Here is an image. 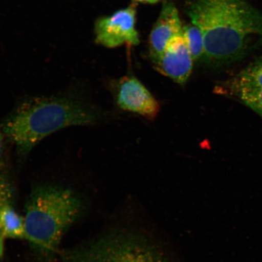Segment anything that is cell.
<instances>
[{
    "label": "cell",
    "mask_w": 262,
    "mask_h": 262,
    "mask_svg": "<svg viewBox=\"0 0 262 262\" xmlns=\"http://www.w3.org/2000/svg\"><path fill=\"white\" fill-rule=\"evenodd\" d=\"M4 134L0 133V168L4 166Z\"/></svg>",
    "instance_id": "obj_14"
},
{
    "label": "cell",
    "mask_w": 262,
    "mask_h": 262,
    "mask_svg": "<svg viewBox=\"0 0 262 262\" xmlns=\"http://www.w3.org/2000/svg\"><path fill=\"white\" fill-rule=\"evenodd\" d=\"M193 62L181 34L168 41L162 55L153 64L160 74L176 83L185 85L192 74Z\"/></svg>",
    "instance_id": "obj_7"
},
{
    "label": "cell",
    "mask_w": 262,
    "mask_h": 262,
    "mask_svg": "<svg viewBox=\"0 0 262 262\" xmlns=\"http://www.w3.org/2000/svg\"><path fill=\"white\" fill-rule=\"evenodd\" d=\"M12 204L0 208V233L5 238H25L24 217L16 211Z\"/></svg>",
    "instance_id": "obj_10"
},
{
    "label": "cell",
    "mask_w": 262,
    "mask_h": 262,
    "mask_svg": "<svg viewBox=\"0 0 262 262\" xmlns=\"http://www.w3.org/2000/svg\"><path fill=\"white\" fill-rule=\"evenodd\" d=\"M5 239L3 235L0 233V259L3 257L5 253Z\"/></svg>",
    "instance_id": "obj_15"
},
{
    "label": "cell",
    "mask_w": 262,
    "mask_h": 262,
    "mask_svg": "<svg viewBox=\"0 0 262 262\" xmlns=\"http://www.w3.org/2000/svg\"><path fill=\"white\" fill-rule=\"evenodd\" d=\"M102 114L77 93L26 98L2 123L3 134L14 144L19 160H24L46 137L64 127L93 125Z\"/></svg>",
    "instance_id": "obj_2"
},
{
    "label": "cell",
    "mask_w": 262,
    "mask_h": 262,
    "mask_svg": "<svg viewBox=\"0 0 262 262\" xmlns=\"http://www.w3.org/2000/svg\"><path fill=\"white\" fill-rule=\"evenodd\" d=\"M182 36L193 60L204 58V38L201 29L194 24H189L183 27Z\"/></svg>",
    "instance_id": "obj_11"
},
{
    "label": "cell",
    "mask_w": 262,
    "mask_h": 262,
    "mask_svg": "<svg viewBox=\"0 0 262 262\" xmlns=\"http://www.w3.org/2000/svg\"><path fill=\"white\" fill-rule=\"evenodd\" d=\"M136 5L132 4L113 14L98 19L95 26L97 43L108 48L124 44H139V35L136 28Z\"/></svg>",
    "instance_id": "obj_6"
},
{
    "label": "cell",
    "mask_w": 262,
    "mask_h": 262,
    "mask_svg": "<svg viewBox=\"0 0 262 262\" xmlns=\"http://www.w3.org/2000/svg\"><path fill=\"white\" fill-rule=\"evenodd\" d=\"M187 14L204 36L208 63H234L262 46V12L247 0H192Z\"/></svg>",
    "instance_id": "obj_1"
},
{
    "label": "cell",
    "mask_w": 262,
    "mask_h": 262,
    "mask_svg": "<svg viewBox=\"0 0 262 262\" xmlns=\"http://www.w3.org/2000/svg\"><path fill=\"white\" fill-rule=\"evenodd\" d=\"M214 93L240 98L262 92V56L255 59L243 70L214 88Z\"/></svg>",
    "instance_id": "obj_9"
},
{
    "label": "cell",
    "mask_w": 262,
    "mask_h": 262,
    "mask_svg": "<svg viewBox=\"0 0 262 262\" xmlns=\"http://www.w3.org/2000/svg\"><path fill=\"white\" fill-rule=\"evenodd\" d=\"M83 210V201L73 190L54 185L35 186L25 205L26 240L41 257H53Z\"/></svg>",
    "instance_id": "obj_3"
},
{
    "label": "cell",
    "mask_w": 262,
    "mask_h": 262,
    "mask_svg": "<svg viewBox=\"0 0 262 262\" xmlns=\"http://www.w3.org/2000/svg\"><path fill=\"white\" fill-rule=\"evenodd\" d=\"M134 1L143 3H148V4H156V3L160 2V0H134Z\"/></svg>",
    "instance_id": "obj_16"
},
{
    "label": "cell",
    "mask_w": 262,
    "mask_h": 262,
    "mask_svg": "<svg viewBox=\"0 0 262 262\" xmlns=\"http://www.w3.org/2000/svg\"><path fill=\"white\" fill-rule=\"evenodd\" d=\"M114 102L120 110L154 120L160 112L158 101L138 78L126 75L111 85Z\"/></svg>",
    "instance_id": "obj_5"
},
{
    "label": "cell",
    "mask_w": 262,
    "mask_h": 262,
    "mask_svg": "<svg viewBox=\"0 0 262 262\" xmlns=\"http://www.w3.org/2000/svg\"><path fill=\"white\" fill-rule=\"evenodd\" d=\"M63 262H172L155 242L140 232L111 231L62 254Z\"/></svg>",
    "instance_id": "obj_4"
},
{
    "label": "cell",
    "mask_w": 262,
    "mask_h": 262,
    "mask_svg": "<svg viewBox=\"0 0 262 262\" xmlns=\"http://www.w3.org/2000/svg\"><path fill=\"white\" fill-rule=\"evenodd\" d=\"M182 29L175 5L171 2L165 3L149 36V55L152 63L158 60L171 39L182 34Z\"/></svg>",
    "instance_id": "obj_8"
},
{
    "label": "cell",
    "mask_w": 262,
    "mask_h": 262,
    "mask_svg": "<svg viewBox=\"0 0 262 262\" xmlns=\"http://www.w3.org/2000/svg\"><path fill=\"white\" fill-rule=\"evenodd\" d=\"M238 100L259 115L262 119V92L258 94L242 97Z\"/></svg>",
    "instance_id": "obj_13"
},
{
    "label": "cell",
    "mask_w": 262,
    "mask_h": 262,
    "mask_svg": "<svg viewBox=\"0 0 262 262\" xmlns=\"http://www.w3.org/2000/svg\"><path fill=\"white\" fill-rule=\"evenodd\" d=\"M14 198V189L9 180L0 173V208L6 204H12Z\"/></svg>",
    "instance_id": "obj_12"
}]
</instances>
